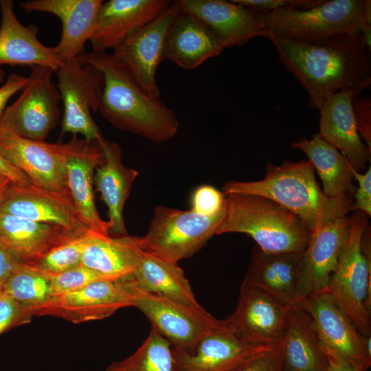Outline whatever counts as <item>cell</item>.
<instances>
[{"instance_id": "obj_1", "label": "cell", "mask_w": 371, "mask_h": 371, "mask_svg": "<svg viewBox=\"0 0 371 371\" xmlns=\"http://www.w3.org/2000/svg\"><path fill=\"white\" fill-rule=\"evenodd\" d=\"M284 67L319 110L327 94L351 91L355 98L371 87L370 50L359 34H344L316 40L268 35Z\"/></svg>"}, {"instance_id": "obj_2", "label": "cell", "mask_w": 371, "mask_h": 371, "mask_svg": "<svg viewBox=\"0 0 371 371\" xmlns=\"http://www.w3.org/2000/svg\"><path fill=\"white\" fill-rule=\"evenodd\" d=\"M102 74L104 85L99 111L115 128L156 143L172 138L179 122L159 98L148 95L126 68L106 52H85L77 58Z\"/></svg>"}, {"instance_id": "obj_3", "label": "cell", "mask_w": 371, "mask_h": 371, "mask_svg": "<svg viewBox=\"0 0 371 371\" xmlns=\"http://www.w3.org/2000/svg\"><path fill=\"white\" fill-rule=\"evenodd\" d=\"M315 168L308 160L268 164L262 179L229 181L225 195L248 194L266 197L299 217L313 234L326 224L352 211L354 195L326 196L317 183Z\"/></svg>"}, {"instance_id": "obj_4", "label": "cell", "mask_w": 371, "mask_h": 371, "mask_svg": "<svg viewBox=\"0 0 371 371\" xmlns=\"http://www.w3.org/2000/svg\"><path fill=\"white\" fill-rule=\"evenodd\" d=\"M243 233L263 251L302 253L311 237L303 221L273 201L248 194L225 195V212L216 235Z\"/></svg>"}, {"instance_id": "obj_5", "label": "cell", "mask_w": 371, "mask_h": 371, "mask_svg": "<svg viewBox=\"0 0 371 371\" xmlns=\"http://www.w3.org/2000/svg\"><path fill=\"white\" fill-rule=\"evenodd\" d=\"M353 212L346 247L325 291L347 313L359 331L370 337V226L366 213Z\"/></svg>"}, {"instance_id": "obj_6", "label": "cell", "mask_w": 371, "mask_h": 371, "mask_svg": "<svg viewBox=\"0 0 371 371\" xmlns=\"http://www.w3.org/2000/svg\"><path fill=\"white\" fill-rule=\"evenodd\" d=\"M367 1L323 0L306 9L254 11V14L267 36L316 40L344 34H360L368 24Z\"/></svg>"}, {"instance_id": "obj_7", "label": "cell", "mask_w": 371, "mask_h": 371, "mask_svg": "<svg viewBox=\"0 0 371 371\" xmlns=\"http://www.w3.org/2000/svg\"><path fill=\"white\" fill-rule=\"evenodd\" d=\"M225 209L212 216L190 209L157 206L147 233L134 236L136 246L167 262L177 264L198 252L212 238L225 216Z\"/></svg>"}, {"instance_id": "obj_8", "label": "cell", "mask_w": 371, "mask_h": 371, "mask_svg": "<svg viewBox=\"0 0 371 371\" xmlns=\"http://www.w3.org/2000/svg\"><path fill=\"white\" fill-rule=\"evenodd\" d=\"M121 279L133 295V306L146 316L152 328L173 348L191 351L207 333L222 324L223 320L216 319L203 308L145 291L135 286L128 275Z\"/></svg>"}, {"instance_id": "obj_9", "label": "cell", "mask_w": 371, "mask_h": 371, "mask_svg": "<svg viewBox=\"0 0 371 371\" xmlns=\"http://www.w3.org/2000/svg\"><path fill=\"white\" fill-rule=\"evenodd\" d=\"M55 73L63 104L61 135L80 134L86 139L98 140L102 135L91 113L99 111L104 85L102 73L77 58L64 62Z\"/></svg>"}, {"instance_id": "obj_10", "label": "cell", "mask_w": 371, "mask_h": 371, "mask_svg": "<svg viewBox=\"0 0 371 371\" xmlns=\"http://www.w3.org/2000/svg\"><path fill=\"white\" fill-rule=\"evenodd\" d=\"M30 68L27 85L18 98L6 106L0 124L22 137L44 141L59 120L60 95L52 80L53 69L43 65Z\"/></svg>"}, {"instance_id": "obj_11", "label": "cell", "mask_w": 371, "mask_h": 371, "mask_svg": "<svg viewBox=\"0 0 371 371\" xmlns=\"http://www.w3.org/2000/svg\"><path fill=\"white\" fill-rule=\"evenodd\" d=\"M297 304L309 316L324 351L339 355L361 371L370 368V337L359 331L328 292L311 294Z\"/></svg>"}, {"instance_id": "obj_12", "label": "cell", "mask_w": 371, "mask_h": 371, "mask_svg": "<svg viewBox=\"0 0 371 371\" xmlns=\"http://www.w3.org/2000/svg\"><path fill=\"white\" fill-rule=\"evenodd\" d=\"M291 306L243 280L236 308L223 322L245 342L273 347L282 338Z\"/></svg>"}, {"instance_id": "obj_13", "label": "cell", "mask_w": 371, "mask_h": 371, "mask_svg": "<svg viewBox=\"0 0 371 371\" xmlns=\"http://www.w3.org/2000/svg\"><path fill=\"white\" fill-rule=\"evenodd\" d=\"M0 151L32 184L72 201L59 142L24 138L0 124Z\"/></svg>"}, {"instance_id": "obj_14", "label": "cell", "mask_w": 371, "mask_h": 371, "mask_svg": "<svg viewBox=\"0 0 371 371\" xmlns=\"http://www.w3.org/2000/svg\"><path fill=\"white\" fill-rule=\"evenodd\" d=\"M179 13L174 1L155 19L113 49V58L123 65L150 97L159 98L157 69L165 58L169 30Z\"/></svg>"}, {"instance_id": "obj_15", "label": "cell", "mask_w": 371, "mask_h": 371, "mask_svg": "<svg viewBox=\"0 0 371 371\" xmlns=\"http://www.w3.org/2000/svg\"><path fill=\"white\" fill-rule=\"evenodd\" d=\"M60 143L66 168L68 189L81 222L89 229L109 235L95 204L94 172L103 159L98 140L79 139L76 135L67 143Z\"/></svg>"}, {"instance_id": "obj_16", "label": "cell", "mask_w": 371, "mask_h": 371, "mask_svg": "<svg viewBox=\"0 0 371 371\" xmlns=\"http://www.w3.org/2000/svg\"><path fill=\"white\" fill-rule=\"evenodd\" d=\"M271 348L245 342L223 320L222 324L202 337L192 350L172 347L174 371H239Z\"/></svg>"}, {"instance_id": "obj_17", "label": "cell", "mask_w": 371, "mask_h": 371, "mask_svg": "<svg viewBox=\"0 0 371 371\" xmlns=\"http://www.w3.org/2000/svg\"><path fill=\"white\" fill-rule=\"evenodd\" d=\"M350 216L338 218L311 234L302 252L296 303L327 288L346 247L350 229Z\"/></svg>"}, {"instance_id": "obj_18", "label": "cell", "mask_w": 371, "mask_h": 371, "mask_svg": "<svg viewBox=\"0 0 371 371\" xmlns=\"http://www.w3.org/2000/svg\"><path fill=\"white\" fill-rule=\"evenodd\" d=\"M169 0H109L98 10L89 40L92 51L115 49L171 5Z\"/></svg>"}, {"instance_id": "obj_19", "label": "cell", "mask_w": 371, "mask_h": 371, "mask_svg": "<svg viewBox=\"0 0 371 371\" xmlns=\"http://www.w3.org/2000/svg\"><path fill=\"white\" fill-rule=\"evenodd\" d=\"M174 3L179 12L191 14L201 21L225 49L242 47L252 38L267 36L254 11L232 0H177Z\"/></svg>"}, {"instance_id": "obj_20", "label": "cell", "mask_w": 371, "mask_h": 371, "mask_svg": "<svg viewBox=\"0 0 371 371\" xmlns=\"http://www.w3.org/2000/svg\"><path fill=\"white\" fill-rule=\"evenodd\" d=\"M133 306V295L120 278L102 279L57 297L48 315L74 324L109 317Z\"/></svg>"}, {"instance_id": "obj_21", "label": "cell", "mask_w": 371, "mask_h": 371, "mask_svg": "<svg viewBox=\"0 0 371 371\" xmlns=\"http://www.w3.org/2000/svg\"><path fill=\"white\" fill-rule=\"evenodd\" d=\"M102 0H31L21 2L26 12H47L57 16L62 23L60 41L54 47L64 63L84 53L95 25Z\"/></svg>"}, {"instance_id": "obj_22", "label": "cell", "mask_w": 371, "mask_h": 371, "mask_svg": "<svg viewBox=\"0 0 371 371\" xmlns=\"http://www.w3.org/2000/svg\"><path fill=\"white\" fill-rule=\"evenodd\" d=\"M351 91L327 94L319 111L320 136L335 146L357 172L370 161L371 150L363 142L357 131Z\"/></svg>"}, {"instance_id": "obj_23", "label": "cell", "mask_w": 371, "mask_h": 371, "mask_svg": "<svg viewBox=\"0 0 371 371\" xmlns=\"http://www.w3.org/2000/svg\"><path fill=\"white\" fill-rule=\"evenodd\" d=\"M0 85L4 82L2 66L43 65L55 71L63 64L54 47L43 45L38 38L37 28L25 26L16 18L14 2L0 0Z\"/></svg>"}, {"instance_id": "obj_24", "label": "cell", "mask_w": 371, "mask_h": 371, "mask_svg": "<svg viewBox=\"0 0 371 371\" xmlns=\"http://www.w3.org/2000/svg\"><path fill=\"white\" fill-rule=\"evenodd\" d=\"M0 211L33 221L56 224L69 230L89 229L72 201L32 183L12 184Z\"/></svg>"}, {"instance_id": "obj_25", "label": "cell", "mask_w": 371, "mask_h": 371, "mask_svg": "<svg viewBox=\"0 0 371 371\" xmlns=\"http://www.w3.org/2000/svg\"><path fill=\"white\" fill-rule=\"evenodd\" d=\"M87 230H69L58 225L33 221L0 211V242L23 263L41 258Z\"/></svg>"}, {"instance_id": "obj_26", "label": "cell", "mask_w": 371, "mask_h": 371, "mask_svg": "<svg viewBox=\"0 0 371 371\" xmlns=\"http://www.w3.org/2000/svg\"><path fill=\"white\" fill-rule=\"evenodd\" d=\"M103 159L95 168L94 183L108 207L109 235L114 237L128 236L123 210L138 172L126 167L122 161L120 146L103 136L98 139Z\"/></svg>"}, {"instance_id": "obj_27", "label": "cell", "mask_w": 371, "mask_h": 371, "mask_svg": "<svg viewBox=\"0 0 371 371\" xmlns=\"http://www.w3.org/2000/svg\"><path fill=\"white\" fill-rule=\"evenodd\" d=\"M302 256L267 253L256 245L244 280L284 304H296Z\"/></svg>"}, {"instance_id": "obj_28", "label": "cell", "mask_w": 371, "mask_h": 371, "mask_svg": "<svg viewBox=\"0 0 371 371\" xmlns=\"http://www.w3.org/2000/svg\"><path fill=\"white\" fill-rule=\"evenodd\" d=\"M225 49L223 44L196 16L179 11L168 33L165 58L183 69H194Z\"/></svg>"}, {"instance_id": "obj_29", "label": "cell", "mask_w": 371, "mask_h": 371, "mask_svg": "<svg viewBox=\"0 0 371 371\" xmlns=\"http://www.w3.org/2000/svg\"><path fill=\"white\" fill-rule=\"evenodd\" d=\"M128 276L135 286L145 291L192 307L203 308L197 302L183 271L177 264L146 252L136 245L133 271Z\"/></svg>"}, {"instance_id": "obj_30", "label": "cell", "mask_w": 371, "mask_h": 371, "mask_svg": "<svg viewBox=\"0 0 371 371\" xmlns=\"http://www.w3.org/2000/svg\"><path fill=\"white\" fill-rule=\"evenodd\" d=\"M282 371H328L327 356L309 316L291 306L280 341Z\"/></svg>"}, {"instance_id": "obj_31", "label": "cell", "mask_w": 371, "mask_h": 371, "mask_svg": "<svg viewBox=\"0 0 371 371\" xmlns=\"http://www.w3.org/2000/svg\"><path fill=\"white\" fill-rule=\"evenodd\" d=\"M292 148L304 152L317 170L328 196L354 195L355 186L351 165L335 146L325 141L317 133L311 139L304 137L291 144Z\"/></svg>"}, {"instance_id": "obj_32", "label": "cell", "mask_w": 371, "mask_h": 371, "mask_svg": "<svg viewBox=\"0 0 371 371\" xmlns=\"http://www.w3.org/2000/svg\"><path fill=\"white\" fill-rule=\"evenodd\" d=\"M135 249L134 236L95 232L83 250L80 265L116 280L132 273Z\"/></svg>"}, {"instance_id": "obj_33", "label": "cell", "mask_w": 371, "mask_h": 371, "mask_svg": "<svg viewBox=\"0 0 371 371\" xmlns=\"http://www.w3.org/2000/svg\"><path fill=\"white\" fill-rule=\"evenodd\" d=\"M1 291L34 316L48 315L58 297L52 276L23 262L12 272Z\"/></svg>"}, {"instance_id": "obj_34", "label": "cell", "mask_w": 371, "mask_h": 371, "mask_svg": "<svg viewBox=\"0 0 371 371\" xmlns=\"http://www.w3.org/2000/svg\"><path fill=\"white\" fill-rule=\"evenodd\" d=\"M117 363L122 371H174L172 346L152 328L142 344Z\"/></svg>"}, {"instance_id": "obj_35", "label": "cell", "mask_w": 371, "mask_h": 371, "mask_svg": "<svg viewBox=\"0 0 371 371\" xmlns=\"http://www.w3.org/2000/svg\"><path fill=\"white\" fill-rule=\"evenodd\" d=\"M95 232L88 229L82 234L52 249L30 263L40 271L54 276L81 264L83 250Z\"/></svg>"}, {"instance_id": "obj_36", "label": "cell", "mask_w": 371, "mask_h": 371, "mask_svg": "<svg viewBox=\"0 0 371 371\" xmlns=\"http://www.w3.org/2000/svg\"><path fill=\"white\" fill-rule=\"evenodd\" d=\"M102 279L111 278L80 265L64 272L52 276V283L54 293L58 296L79 289L91 282Z\"/></svg>"}, {"instance_id": "obj_37", "label": "cell", "mask_w": 371, "mask_h": 371, "mask_svg": "<svg viewBox=\"0 0 371 371\" xmlns=\"http://www.w3.org/2000/svg\"><path fill=\"white\" fill-rule=\"evenodd\" d=\"M190 201V210L203 216H214L225 209V195L210 185H202L196 188Z\"/></svg>"}, {"instance_id": "obj_38", "label": "cell", "mask_w": 371, "mask_h": 371, "mask_svg": "<svg viewBox=\"0 0 371 371\" xmlns=\"http://www.w3.org/2000/svg\"><path fill=\"white\" fill-rule=\"evenodd\" d=\"M34 313L0 291V335L14 327L28 324Z\"/></svg>"}, {"instance_id": "obj_39", "label": "cell", "mask_w": 371, "mask_h": 371, "mask_svg": "<svg viewBox=\"0 0 371 371\" xmlns=\"http://www.w3.org/2000/svg\"><path fill=\"white\" fill-rule=\"evenodd\" d=\"M255 12H269L278 9L301 10L312 8L323 0H232Z\"/></svg>"}, {"instance_id": "obj_40", "label": "cell", "mask_w": 371, "mask_h": 371, "mask_svg": "<svg viewBox=\"0 0 371 371\" xmlns=\"http://www.w3.org/2000/svg\"><path fill=\"white\" fill-rule=\"evenodd\" d=\"M352 109L359 136L371 150V98L359 95L352 100Z\"/></svg>"}, {"instance_id": "obj_41", "label": "cell", "mask_w": 371, "mask_h": 371, "mask_svg": "<svg viewBox=\"0 0 371 371\" xmlns=\"http://www.w3.org/2000/svg\"><path fill=\"white\" fill-rule=\"evenodd\" d=\"M353 177L358 183V188L355 189L353 199L352 211L359 210L366 213L368 216L371 215V168L369 166L367 171L361 174L351 168Z\"/></svg>"}, {"instance_id": "obj_42", "label": "cell", "mask_w": 371, "mask_h": 371, "mask_svg": "<svg viewBox=\"0 0 371 371\" xmlns=\"http://www.w3.org/2000/svg\"><path fill=\"white\" fill-rule=\"evenodd\" d=\"M239 371H282L280 342L255 358Z\"/></svg>"}, {"instance_id": "obj_43", "label": "cell", "mask_w": 371, "mask_h": 371, "mask_svg": "<svg viewBox=\"0 0 371 371\" xmlns=\"http://www.w3.org/2000/svg\"><path fill=\"white\" fill-rule=\"evenodd\" d=\"M28 77L17 74H11L0 86V121L9 100L21 91L27 84Z\"/></svg>"}, {"instance_id": "obj_44", "label": "cell", "mask_w": 371, "mask_h": 371, "mask_svg": "<svg viewBox=\"0 0 371 371\" xmlns=\"http://www.w3.org/2000/svg\"><path fill=\"white\" fill-rule=\"evenodd\" d=\"M22 262L15 254L0 245V291L12 272Z\"/></svg>"}, {"instance_id": "obj_45", "label": "cell", "mask_w": 371, "mask_h": 371, "mask_svg": "<svg viewBox=\"0 0 371 371\" xmlns=\"http://www.w3.org/2000/svg\"><path fill=\"white\" fill-rule=\"evenodd\" d=\"M0 175L8 179L14 185L31 183L30 179L22 171L12 164L0 151Z\"/></svg>"}, {"instance_id": "obj_46", "label": "cell", "mask_w": 371, "mask_h": 371, "mask_svg": "<svg viewBox=\"0 0 371 371\" xmlns=\"http://www.w3.org/2000/svg\"><path fill=\"white\" fill-rule=\"evenodd\" d=\"M328 359V371H361L348 361L330 351H324Z\"/></svg>"}, {"instance_id": "obj_47", "label": "cell", "mask_w": 371, "mask_h": 371, "mask_svg": "<svg viewBox=\"0 0 371 371\" xmlns=\"http://www.w3.org/2000/svg\"><path fill=\"white\" fill-rule=\"evenodd\" d=\"M12 183L6 177L0 175V209L5 200Z\"/></svg>"}, {"instance_id": "obj_48", "label": "cell", "mask_w": 371, "mask_h": 371, "mask_svg": "<svg viewBox=\"0 0 371 371\" xmlns=\"http://www.w3.org/2000/svg\"><path fill=\"white\" fill-rule=\"evenodd\" d=\"M359 36L362 44L371 51V25L366 24Z\"/></svg>"}, {"instance_id": "obj_49", "label": "cell", "mask_w": 371, "mask_h": 371, "mask_svg": "<svg viewBox=\"0 0 371 371\" xmlns=\"http://www.w3.org/2000/svg\"><path fill=\"white\" fill-rule=\"evenodd\" d=\"M105 371H122L120 368L117 362H113L105 370Z\"/></svg>"}, {"instance_id": "obj_50", "label": "cell", "mask_w": 371, "mask_h": 371, "mask_svg": "<svg viewBox=\"0 0 371 371\" xmlns=\"http://www.w3.org/2000/svg\"><path fill=\"white\" fill-rule=\"evenodd\" d=\"M0 245L3 246L1 242H0Z\"/></svg>"}]
</instances>
